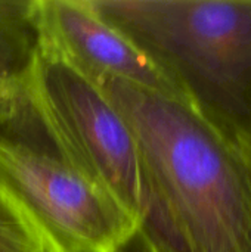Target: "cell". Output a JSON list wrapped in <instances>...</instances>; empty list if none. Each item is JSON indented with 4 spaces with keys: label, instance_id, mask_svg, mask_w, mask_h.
<instances>
[{
    "label": "cell",
    "instance_id": "cell-8",
    "mask_svg": "<svg viewBox=\"0 0 251 252\" xmlns=\"http://www.w3.org/2000/svg\"><path fill=\"white\" fill-rule=\"evenodd\" d=\"M235 136H237V142H238L243 159L246 162V167L251 177V128L235 124Z\"/></svg>",
    "mask_w": 251,
    "mask_h": 252
},
{
    "label": "cell",
    "instance_id": "cell-6",
    "mask_svg": "<svg viewBox=\"0 0 251 252\" xmlns=\"http://www.w3.org/2000/svg\"><path fill=\"white\" fill-rule=\"evenodd\" d=\"M37 49L34 0H0V139L52 151L30 99Z\"/></svg>",
    "mask_w": 251,
    "mask_h": 252
},
{
    "label": "cell",
    "instance_id": "cell-2",
    "mask_svg": "<svg viewBox=\"0 0 251 252\" xmlns=\"http://www.w3.org/2000/svg\"><path fill=\"white\" fill-rule=\"evenodd\" d=\"M210 112L251 127V0H92Z\"/></svg>",
    "mask_w": 251,
    "mask_h": 252
},
{
    "label": "cell",
    "instance_id": "cell-1",
    "mask_svg": "<svg viewBox=\"0 0 251 252\" xmlns=\"http://www.w3.org/2000/svg\"><path fill=\"white\" fill-rule=\"evenodd\" d=\"M130 128L143 208L121 252H251V177L235 123L185 89L96 83Z\"/></svg>",
    "mask_w": 251,
    "mask_h": 252
},
{
    "label": "cell",
    "instance_id": "cell-7",
    "mask_svg": "<svg viewBox=\"0 0 251 252\" xmlns=\"http://www.w3.org/2000/svg\"><path fill=\"white\" fill-rule=\"evenodd\" d=\"M0 252H41L10 207L0 198Z\"/></svg>",
    "mask_w": 251,
    "mask_h": 252
},
{
    "label": "cell",
    "instance_id": "cell-5",
    "mask_svg": "<svg viewBox=\"0 0 251 252\" xmlns=\"http://www.w3.org/2000/svg\"><path fill=\"white\" fill-rule=\"evenodd\" d=\"M38 47L93 83L118 78L152 90L180 86L135 41L111 25L92 0H34Z\"/></svg>",
    "mask_w": 251,
    "mask_h": 252
},
{
    "label": "cell",
    "instance_id": "cell-3",
    "mask_svg": "<svg viewBox=\"0 0 251 252\" xmlns=\"http://www.w3.org/2000/svg\"><path fill=\"white\" fill-rule=\"evenodd\" d=\"M30 99L53 154L139 224L143 186L138 146L104 90L38 47L30 75Z\"/></svg>",
    "mask_w": 251,
    "mask_h": 252
},
{
    "label": "cell",
    "instance_id": "cell-9",
    "mask_svg": "<svg viewBox=\"0 0 251 252\" xmlns=\"http://www.w3.org/2000/svg\"><path fill=\"white\" fill-rule=\"evenodd\" d=\"M250 128H251V127H250Z\"/></svg>",
    "mask_w": 251,
    "mask_h": 252
},
{
    "label": "cell",
    "instance_id": "cell-4",
    "mask_svg": "<svg viewBox=\"0 0 251 252\" xmlns=\"http://www.w3.org/2000/svg\"><path fill=\"white\" fill-rule=\"evenodd\" d=\"M0 198L41 252H121L136 221L52 151L0 139Z\"/></svg>",
    "mask_w": 251,
    "mask_h": 252
}]
</instances>
